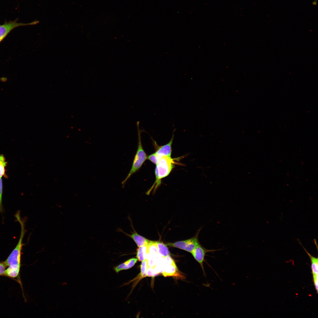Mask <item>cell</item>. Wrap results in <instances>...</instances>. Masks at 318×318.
<instances>
[{
    "label": "cell",
    "instance_id": "cell-5",
    "mask_svg": "<svg viewBox=\"0 0 318 318\" xmlns=\"http://www.w3.org/2000/svg\"><path fill=\"white\" fill-rule=\"evenodd\" d=\"M221 250V249H207L204 248L199 244L196 247L191 253L194 259L200 264L202 269L203 275L205 277L206 276V274L204 267V262L205 261L206 263L208 264V265L209 266L212 268L211 266L210 265L205 261V256L206 255V254L209 252H213Z\"/></svg>",
    "mask_w": 318,
    "mask_h": 318
},
{
    "label": "cell",
    "instance_id": "cell-18",
    "mask_svg": "<svg viewBox=\"0 0 318 318\" xmlns=\"http://www.w3.org/2000/svg\"><path fill=\"white\" fill-rule=\"evenodd\" d=\"M148 159L155 165L157 164L159 160V159L155 153L148 156Z\"/></svg>",
    "mask_w": 318,
    "mask_h": 318
},
{
    "label": "cell",
    "instance_id": "cell-6",
    "mask_svg": "<svg viewBox=\"0 0 318 318\" xmlns=\"http://www.w3.org/2000/svg\"><path fill=\"white\" fill-rule=\"evenodd\" d=\"M37 21L28 23H18L16 21H10L2 24H0V42L13 29L19 26L35 24Z\"/></svg>",
    "mask_w": 318,
    "mask_h": 318
},
{
    "label": "cell",
    "instance_id": "cell-9",
    "mask_svg": "<svg viewBox=\"0 0 318 318\" xmlns=\"http://www.w3.org/2000/svg\"><path fill=\"white\" fill-rule=\"evenodd\" d=\"M127 235L134 240L138 247L147 245L150 241L139 235L135 232L131 235Z\"/></svg>",
    "mask_w": 318,
    "mask_h": 318
},
{
    "label": "cell",
    "instance_id": "cell-2",
    "mask_svg": "<svg viewBox=\"0 0 318 318\" xmlns=\"http://www.w3.org/2000/svg\"><path fill=\"white\" fill-rule=\"evenodd\" d=\"M140 122H136L138 134V146L137 150L135 156L132 166L125 178L122 182V184L123 187L127 180L134 173L138 171L147 160L148 156L145 151L142 145L141 134L142 130L139 127Z\"/></svg>",
    "mask_w": 318,
    "mask_h": 318
},
{
    "label": "cell",
    "instance_id": "cell-13",
    "mask_svg": "<svg viewBox=\"0 0 318 318\" xmlns=\"http://www.w3.org/2000/svg\"><path fill=\"white\" fill-rule=\"evenodd\" d=\"M136 257L138 260L142 261L146 259L147 254V246L144 245L139 247L137 250Z\"/></svg>",
    "mask_w": 318,
    "mask_h": 318
},
{
    "label": "cell",
    "instance_id": "cell-14",
    "mask_svg": "<svg viewBox=\"0 0 318 318\" xmlns=\"http://www.w3.org/2000/svg\"><path fill=\"white\" fill-rule=\"evenodd\" d=\"M7 162L4 156L2 154H0V178L3 177L7 178L6 174V167L7 165Z\"/></svg>",
    "mask_w": 318,
    "mask_h": 318
},
{
    "label": "cell",
    "instance_id": "cell-11",
    "mask_svg": "<svg viewBox=\"0 0 318 318\" xmlns=\"http://www.w3.org/2000/svg\"><path fill=\"white\" fill-rule=\"evenodd\" d=\"M137 261V259H131L115 267L114 269L117 273L121 270L130 269L134 266Z\"/></svg>",
    "mask_w": 318,
    "mask_h": 318
},
{
    "label": "cell",
    "instance_id": "cell-10",
    "mask_svg": "<svg viewBox=\"0 0 318 318\" xmlns=\"http://www.w3.org/2000/svg\"><path fill=\"white\" fill-rule=\"evenodd\" d=\"M178 269L175 263L165 266L162 272L163 275L165 276H173L177 275Z\"/></svg>",
    "mask_w": 318,
    "mask_h": 318
},
{
    "label": "cell",
    "instance_id": "cell-16",
    "mask_svg": "<svg viewBox=\"0 0 318 318\" xmlns=\"http://www.w3.org/2000/svg\"><path fill=\"white\" fill-rule=\"evenodd\" d=\"M142 262L140 265L141 272L140 275V278H143L146 276V271L148 267L147 261L146 259Z\"/></svg>",
    "mask_w": 318,
    "mask_h": 318
},
{
    "label": "cell",
    "instance_id": "cell-3",
    "mask_svg": "<svg viewBox=\"0 0 318 318\" xmlns=\"http://www.w3.org/2000/svg\"><path fill=\"white\" fill-rule=\"evenodd\" d=\"M15 217L21 225L20 235L16 245L4 262L7 266L20 269L21 251L23 245L22 241L24 234V226L19 213L16 214Z\"/></svg>",
    "mask_w": 318,
    "mask_h": 318
},
{
    "label": "cell",
    "instance_id": "cell-4",
    "mask_svg": "<svg viewBox=\"0 0 318 318\" xmlns=\"http://www.w3.org/2000/svg\"><path fill=\"white\" fill-rule=\"evenodd\" d=\"M201 229L196 235L192 238L185 240L179 241L174 243H168L166 245L170 247L178 248L191 253L199 243L198 240V235Z\"/></svg>",
    "mask_w": 318,
    "mask_h": 318
},
{
    "label": "cell",
    "instance_id": "cell-7",
    "mask_svg": "<svg viewBox=\"0 0 318 318\" xmlns=\"http://www.w3.org/2000/svg\"><path fill=\"white\" fill-rule=\"evenodd\" d=\"M173 132L174 131L170 140L167 144L159 146L157 144L156 142L152 139L153 142V144L156 148V151L155 153L158 159L163 157L171 158L172 146L174 137Z\"/></svg>",
    "mask_w": 318,
    "mask_h": 318
},
{
    "label": "cell",
    "instance_id": "cell-15",
    "mask_svg": "<svg viewBox=\"0 0 318 318\" xmlns=\"http://www.w3.org/2000/svg\"><path fill=\"white\" fill-rule=\"evenodd\" d=\"M147 246V253L155 256L158 254L156 241H150Z\"/></svg>",
    "mask_w": 318,
    "mask_h": 318
},
{
    "label": "cell",
    "instance_id": "cell-12",
    "mask_svg": "<svg viewBox=\"0 0 318 318\" xmlns=\"http://www.w3.org/2000/svg\"><path fill=\"white\" fill-rule=\"evenodd\" d=\"M158 254L163 258L170 255V252L167 245L160 241H156Z\"/></svg>",
    "mask_w": 318,
    "mask_h": 318
},
{
    "label": "cell",
    "instance_id": "cell-17",
    "mask_svg": "<svg viewBox=\"0 0 318 318\" xmlns=\"http://www.w3.org/2000/svg\"><path fill=\"white\" fill-rule=\"evenodd\" d=\"M3 183L1 178H0V213H2L4 211L2 204V195L3 191Z\"/></svg>",
    "mask_w": 318,
    "mask_h": 318
},
{
    "label": "cell",
    "instance_id": "cell-8",
    "mask_svg": "<svg viewBox=\"0 0 318 318\" xmlns=\"http://www.w3.org/2000/svg\"><path fill=\"white\" fill-rule=\"evenodd\" d=\"M299 242L302 246L303 248L309 256L311 262V269L312 275L314 284L315 289L317 293L318 292V259L311 255L304 248L299 241Z\"/></svg>",
    "mask_w": 318,
    "mask_h": 318
},
{
    "label": "cell",
    "instance_id": "cell-20",
    "mask_svg": "<svg viewBox=\"0 0 318 318\" xmlns=\"http://www.w3.org/2000/svg\"><path fill=\"white\" fill-rule=\"evenodd\" d=\"M6 266L4 262L0 263V275H4Z\"/></svg>",
    "mask_w": 318,
    "mask_h": 318
},
{
    "label": "cell",
    "instance_id": "cell-19",
    "mask_svg": "<svg viewBox=\"0 0 318 318\" xmlns=\"http://www.w3.org/2000/svg\"><path fill=\"white\" fill-rule=\"evenodd\" d=\"M146 276H154L158 275L154 269V268L148 267L146 271Z\"/></svg>",
    "mask_w": 318,
    "mask_h": 318
},
{
    "label": "cell",
    "instance_id": "cell-1",
    "mask_svg": "<svg viewBox=\"0 0 318 318\" xmlns=\"http://www.w3.org/2000/svg\"><path fill=\"white\" fill-rule=\"evenodd\" d=\"M177 159L167 157H163L159 159L155 170V181L152 186L147 193L149 194L153 188L156 189L161 183V180L168 176L174 168Z\"/></svg>",
    "mask_w": 318,
    "mask_h": 318
}]
</instances>
